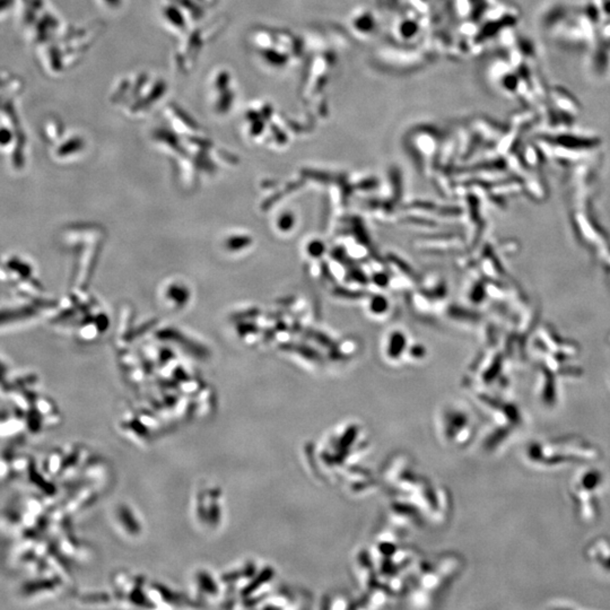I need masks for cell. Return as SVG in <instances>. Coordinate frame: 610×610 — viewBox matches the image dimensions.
Returning a JSON list of instances; mask_svg holds the SVG:
<instances>
[{"label":"cell","instance_id":"3957f363","mask_svg":"<svg viewBox=\"0 0 610 610\" xmlns=\"http://www.w3.org/2000/svg\"><path fill=\"white\" fill-rule=\"evenodd\" d=\"M585 557L595 570L604 575H610V539L600 537L585 548Z\"/></svg>","mask_w":610,"mask_h":610},{"label":"cell","instance_id":"6da1fadb","mask_svg":"<svg viewBox=\"0 0 610 610\" xmlns=\"http://www.w3.org/2000/svg\"><path fill=\"white\" fill-rule=\"evenodd\" d=\"M600 452L585 440L574 436L538 441L528 450L533 465L541 469H557L574 464H589L598 460Z\"/></svg>","mask_w":610,"mask_h":610},{"label":"cell","instance_id":"7a4b0ae2","mask_svg":"<svg viewBox=\"0 0 610 610\" xmlns=\"http://www.w3.org/2000/svg\"><path fill=\"white\" fill-rule=\"evenodd\" d=\"M604 487V475L595 467L583 469L572 479L570 494L581 521L591 523L600 514V497Z\"/></svg>","mask_w":610,"mask_h":610}]
</instances>
